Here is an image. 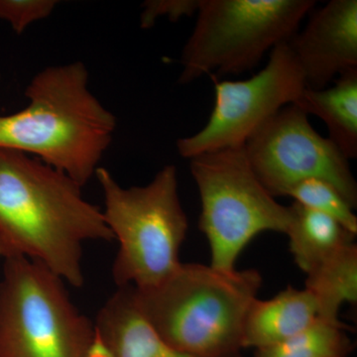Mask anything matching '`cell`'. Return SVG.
Returning a JSON list of instances; mask_svg holds the SVG:
<instances>
[{"label":"cell","mask_w":357,"mask_h":357,"mask_svg":"<svg viewBox=\"0 0 357 357\" xmlns=\"http://www.w3.org/2000/svg\"><path fill=\"white\" fill-rule=\"evenodd\" d=\"M323 89H305L297 102L307 115L325 122L328 138L347 159L357 157V69L349 70Z\"/></svg>","instance_id":"13"},{"label":"cell","mask_w":357,"mask_h":357,"mask_svg":"<svg viewBox=\"0 0 357 357\" xmlns=\"http://www.w3.org/2000/svg\"><path fill=\"white\" fill-rule=\"evenodd\" d=\"M201 199L199 229L208 238L211 266L236 270L239 255L264 231L285 234L291 206L279 204L249 163L245 148H227L190 159Z\"/></svg>","instance_id":"6"},{"label":"cell","mask_w":357,"mask_h":357,"mask_svg":"<svg viewBox=\"0 0 357 357\" xmlns=\"http://www.w3.org/2000/svg\"><path fill=\"white\" fill-rule=\"evenodd\" d=\"M304 29L287 41L306 89H323L357 69V1L332 0L309 13Z\"/></svg>","instance_id":"10"},{"label":"cell","mask_w":357,"mask_h":357,"mask_svg":"<svg viewBox=\"0 0 357 357\" xmlns=\"http://www.w3.org/2000/svg\"><path fill=\"white\" fill-rule=\"evenodd\" d=\"M261 284L257 270L181 263L155 287H131L138 310L167 344L192 356L229 357L243 349L244 321Z\"/></svg>","instance_id":"3"},{"label":"cell","mask_w":357,"mask_h":357,"mask_svg":"<svg viewBox=\"0 0 357 357\" xmlns=\"http://www.w3.org/2000/svg\"><path fill=\"white\" fill-rule=\"evenodd\" d=\"M95 326L112 357H196L160 337L136 306L131 286L117 289L96 314Z\"/></svg>","instance_id":"11"},{"label":"cell","mask_w":357,"mask_h":357,"mask_svg":"<svg viewBox=\"0 0 357 357\" xmlns=\"http://www.w3.org/2000/svg\"><path fill=\"white\" fill-rule=\"evenodd\" d=\"M318 304L319 318L338 319L342 305L357 302V245L349 244L307 274L306 286Z\"/></svg>","instance_id":"15"},{"label":"cell","mask_w":357,"mask_h":357,"mask_svg":"<svg viewBox=\"0 0 357 357\" xmlns=\"http://www.w3.org/2000/svg\"><path fill=\"white\" fill-rule=\"evenodd\" d=\"M96 177L105 199V222L119 251L112 265L117 287L159 285L181 265L180 249L189 229L180 196L177 169L163 167L149 184L121 187L105 168Z\"/></svg>","instance_id":"4"},{"label":"cell","mask_w":357,"mask_h":357,"mask_svg":"<svg viewBox=\"0 0 357 357\" xmlns=\"http://www.w3.org/2000/svg\"><path fill=\"white\" fill-rule=\"evenodd\" d=\"M82 188L36 157L0 148V256L31 260L83 287L84 244L114 237Z\"/></svg>","instance_id":"1"},{"label":"cell","mask_w":357,"mask_h":357,"mask_svg":"<svg viewBox=\"0 0 357 357\" xmlns=\"http://www.w3.org/2000/svg\"><path fill=\"white\" fill-rule=\"evenodd\" d=\"M89 357H112L110 356L109 352L105 349V345L100 342L98 335H96L95 342H93Z\"/></svg>","instance_id":"20"},{"label":"cell","mask_w":357,"mask_h":357,"mask_svg":"<svg viewBox=\"0 0 357 357\" xmlns=\"http://www.w3.org/2000/svg\"><path fill=\"white\" fill-rule=\"evenodd\" d=\"M295 203L319 211L340 222L345 229L357 236V217L354 208L330 183L321 178H309L294 185L287 196Z\"/></svg>","instance_id":"17"},{"label":"cell","mask_w":357,"mask_h":357,"mask_svg":"<svg viewBox=\"0 0 357 357\" xmlns=\"http://www.w3.org/2000/svg\"><path fill=\"white\" fill-rule=\"evenodd\" d=\"M201 0H147L142 4L140 25L143 29H149L159 17H168L178 21L185 16L198 13Z\"/></svg>","instance_id":"19"},{"label":"cell","mask_w":357,"mask_h":357,"mask_svg":"<svg viewBox=\"0 0 357 357\" xmlns=\"http://www.w3.org/2000/svg\"><path fill=\"white\" fill-rule=\"evenodd\" d=\"M96 337L62 279L26 258L4 259L0 357H89Z\"/></svg>","instance_id":"7"},{"label":"cell","mask_w":357,"mask_h":357,"mask_svg":"<svg viewBox=\"0 0 357 357\" xmlns=\"http://www.w3.org/2000/svg\"><path fill=\"white\" fill-rule=\"evenodd\" d=\"M57 3L55 0H0V20L20 35L32 23L49 17Z\"/></svg>","instance_id":"18"},{"label":"cell","mask_w":357,"mask_h":357,"mask_svg":"<svg viewBox=\"0 0 357 357\" xmlns=\"http://www.w3.org/2000/svg\"><path fill=\"white\" fill-rule=\"evenodd\" d=\"M255 175L274 197H286L300 182L321 178L332 184L354 208L357 183L349 160L330 138L319 135L298 105L279 110L245 145Z\"/></svg>","instance_id":"9"},{"label":"cell","mask_w":357,"mask_h":357,"mask_svg":"<svg viewBox=\"0 0 357 357\" xmlns=\"http://www.w3.org/2000/svg\"><path fill=\"white\" fill-rule=\"evenodd\" d=\"M319 318L318 304L304 289L289 287L269 300L256 298L244 321L243 347H271L297 335Z\"/></svg>","instance_id":"12"},{"label":"cell","mask_w":357,"mask_h":357,"mask_svg":"<svg viewBox=\"0 0 357 357\" xmlns=\"http://www.w3.org/2000/svg\"><path fill=\"white\" fill-rule=\"evenodd\" d=\"M291 210L292 220L286 234L296 264L305 273L354 243L356 236L333 218L297 203Z\"/></svg>","instance_id":"14"},{"label":"cell","mask_w":357,"mask_h":357,"mask_svg":"<svg viewBox=\"0 0 357 357\" xmlns=\"http://www.w3.org/2000/svg\"><path fill=\"white\" fill-rule=\"evenodd\" d=\"M0 77H1V76H0Z\"/></svg>","instance_id":"21"},{"label":"cell","mask_w":357,"mask_h":357,"mask_svg":"<svg viewBox=\"0 0 357 357\" xmlns=\"http://www.w3.org/2000/svg\"><path fill=\"white\" fill-rule=\"evenodd\" d=\"M314 6V0H201L178 84L252 70L300 29Z\"/></svg>","instance_id":"5"},{"label":"cell","mask_w":357,"mask_h":357,"mask_svg":"<svg viewBox=\"0 0 357 357\" xmlns=\"http://www.w3.org/2000/svg\"><path fill=\"white\" fill-rule=\"evenodd\" d=\"M342 323L318 318L297 335L271 347L257 349L255 357H345L351 342Z\"/></svg>","instance_id":"16"},{"label":"cell","mask_w":357,"mask_h":357,"mask_svg":"<svg viewBox=\"0 0 357 357\" xmlns=\"http://www.w3.org/2000/svg\"><path fill=\"white\" fill-rule=\"evenodd\" d=\"M27 107L0 115V148L36 157L82 187L96 175L115 115L89 89L82 62L45 68L25 89Z\"/></svg>","instance_id":"2"},{"label":"cell","mask_w":357,"mask_h":357,"mask_svg":"<svg viewBox=\"0 0 357 357\" xmlns=\"http://www.w3.org/2000/svg\"><path fill=\"white\" fill-rule=\"evenodd\" d=\"M215 84V105L201 130L177 141L181 157L243 146L281 109L297 102L306 89L300 66L287 42L270 52L267 65L250 79Z\"/></svg>","instance_id":"8"}]
</instances>
